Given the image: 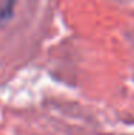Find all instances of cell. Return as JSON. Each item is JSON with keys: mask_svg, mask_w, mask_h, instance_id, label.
<instances>
[{"mask_svg": "<svg viewBox=\"0 0 134 135\" xmlns=\"http://www.w3.org/2000/svg\"><path fill=\"white\" fill-rule=\"evenodd\" d=\"M16 0H4L3 6L0 7V20L6 22L7 19H10L12 13H13V7H15Z\"/></svg>", "mask_w": 134, "mask_h": 135, "instance_id": "6da1fadb", "label": "cell"}]
</instances>
